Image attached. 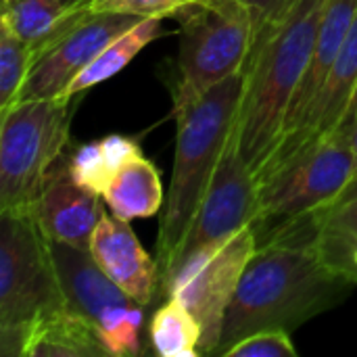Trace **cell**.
<instances>
[{"mask_svg":"<svg viewBox=\"0 0 357 357\" xmlns=\"http://www.w3.org/2000/svg\"><path fill=\"white\" fill-rule=\"evenodd\" d=\"M354 287L322 249L310 215L289 224L249 259L226 312L218 356L257 331L293 333L343 303Z\"/></svg>","mask_w":357,"mask_h":357,"instance_id":"cell-1","label":"cell"},{"mask_svg":"<svg viewBox=\"0 0 357 357\" xmlns=\"http://www.w3.org/2000/svg\"><path fill=\"white\" fill-rule=\"evenodd\" d=\"M326 4L328 0H295L251 46L236 142L255 176L282 134L287 111L312 61Z\"/></svg>","mask_w":357,"mask_h":357,"instance_id":"cell-2","label":"cell"},{"mask_svg":"<svg viewBox=\"0 0 357 357\" xmlns=\"http://www.w3.org/2000/svg\"><path fill=\"white\" fill-rule=\"evenodd\" d=\"M243 92L245 67L197 96L176 100V155L157 238L159 280L186 236L234 134Z\"/></svg>","mask_w":357,"mask_h":357,"instance_id":"cell-3","label":"cell"},{"mask_svg":"<svg viewBox=\"0 0 357 357\" xmlns=\"http://www.w3.org/2000/svg\"><path fill=\"white\" fill-rule=\"evenodd\" d=\"M67 307L50 241L29 211H0V354L19 356L23 333Z\"/></svg>","mask_w":357,"mask_h":357,"instance_id":"cell-4","label":"cell"},{"mask_svg":"<svg viewBox=\"0 0 357 357\" xmlns=\"http://www.w3.org/2000/svg\"><path fill=\"white\" fill-rule=\"evenodd\" d=\"M356 174V155L345 132H335L295 151L257 174V245L335 199Z\"/></svg>","mask_w":357,"mask_h":357,"instance_id":"cell-5","label":"cell"},{"mask_svg":"<svg viewBox=\"0 0 357 357\" xmlns=\"http://www.w3.org/2000/svg\"><path fill=\"white\" fill-rule=\"evenodd\" d=\"M73 98L19 100L0 111V211H29L69 142Z\"/></svg>","mask_w":357,"mask_h":357,"instance_id":"cell-6","label":"cell"},{"mask_svg":"<svg viewBox=\"0 0 357 357\" xmlns=\"http://www.w3.org/2000/svg\"><path fill=\"white\" fill-rule=\"evenodd\" d=\"M174 100L197 96L238 73L253 46V23L241 0L207 2L180 15Z\"/></svg>","mask_w":357,"mask_h":357,"instance_id":"cell-7","label":"cell"},{"mask_svg":"<svg viewBox=\"0 0 357 357\" xmlns=\"http://www.w3.org/2000/svg\"><path fill=\"white\" fill-rule=\"evenodd\" d=\"M257 249L253 226L209 243L178 264L159 284L163 299L182 301L201 326V356L218 354L226 312Z\"/></svg>","mask_w":357,"mask_h":357,"instance_id":"cell-8","label":"cell"},{"mask_svg":"<svg viewBox=\"0 0 357 357\" xmlns=\"http://www.w3.org/2000/svg\"><path fill=\"white\" fill-rule=\"evenodd\" d=\"M257 218V178L238 151L236 128L205 192V199L161 280L201 247L222 241ZM159 280V284H161Z\"/></svg>","mask_w":357,"mask_h":357,"instance_id":"cell-9","label":"cell"},{"mask_svg":"<svg viewBox=\"0 0 357 357\" xmlns=\"http://www.w3.org/2000/svg\"><path fill=\"white\" fill-rule=\"evenodd\" d=\"M138 21L140 17L126 13L82 15L33 54L19 100L61 98L69 84L96 59V54Z\"/></svg>","mask_w":357,"mask_h":357,"instance_id":"cell-10","label":"cell"},{"mask_svg":"<svg viewBox=\"0 0 357 357\" xmlns=\"http://www.w3.org/2000/svg\"><path fill=\"white\" fill-rule=\"evenodd\" d=\"M100 199L98 192L73 178L69 157L63 155L44 180L31 213L48 241L90 249L92 234L105 213Z\"/></svg>","mask_w":357,"mask_h":357,"instance_id":"cell-11","label":"cell"},{"mask_svg":"<svg viewBox=\"0 0 357 357\" xmlns=\"http://www.w3.org/2000/svg\"><path fill=\"white\" fill-rule=\"evenodd\" d=\"M357 92V15L347 33V40L324 82L310 111L305 113L301 126L287 138H282L270 153L264 169L284 161L301 146L339 132ZM257 172V174H259ZM257 178V176H255Z\"/></svg>","mask_w":357,"mask_h":357,"instance_id":"cell-12","label":"cell"},{"mask_svg":"<svg viewBox=\"0 0 357 357\" xmlns=\"http://www.w3.org/2000/svg\"><path fill=\"white\" fill-rule=\"evenodd\" d=\"M100 270L134 301L149 305L159 287V264L142 249L130 224L105 211L90 241Z\"/></svg>","mask_w":357,"mask_h":357,"instance_id":"cell-13","label":"cell"},{"mask_svg":"<svg viewBox=\"0 0 357 357\" xmlns=\"http://www.w3.org/2000/svg\"><path fill=\"white\" fill-rule=\"evenodd\" d=\"M50 251L67 305L94 326L109 312L134 303V299L100 270L90 249L50 241Z\"/></svg>","mask_w":357,"mask_h":357,"instance_id":"cell-14","label":"cell"},{"mask_svg":"<svg viewBox=\"0 0 357 357\" xmlns=\"http://www.w3.org/2000/svg\"><path fill=\"white\" fill-rule=\"evenodd\" d=\"M356 15L357 0H328L320 29H318L312 61L305 69V75H303L293 100H291V107L287 111L282 134H280L278 142L282 138L291 136L301 126L305 113L310 111L312 102L316 100L320 88L324 86V82H326V77H328L345 40H347V33L351 29Z\"/></svg>","mask_w":357,"mask_h":357,"instance_id":"cell-15","label":"cell"},{"mask_svg":"<svg viewBox=\"0 0 357 357\" xmlns=\"http://www.w3.org/2000/svg\"><path fill=\"white\" fill-rule=\"evenodd\" d=\"M21 357H109L96 326L69 305L36 320L21 337Z\"/></svg>","mask_w":357,"mask_h":357,"instance_id":"cell-16","label":"cell"},{"mask_svg":"<svg viewBox=\"0 0 357 357\" xmlns=\"http://www.w3.org/2000/svg\"><path fill=\"white\" fill-rule=\"evenodd\" d=\"M310 220L331 261L357 284V172L335 199L310 213Z\"/></svg>","mask_w":357,"mask_h":357,"instance_id":"cell-17","label":"cell"},{"mask_svg":"<svg viewBox=\"0 0 357 357\" xmlns=\"http://www.w3.org/2000/svg\"><path fill=\"white\" fill-rule=\"evenodd\" d=\"M163 197L159 169L142 155L130 161L102 192L109 211L126 222L155 215L163 207Z\"/></svg>","mask_w":357,"mask_h":357,"instance_id":"cell-18","label":"cell"},{"mask_svg":"<svg viewBox=\"0 0 357 357\" xmlns=\"http://www.w3.org/2000/svg\"><path fill=\"white\" fill-rule=\"evenodd\" d=\"M161 23H163V17H144L136 25H132L128 31L117 36L69 84V88L65 90V94L61 98H75V96L84 94L86 90L94 88L96 84L113 77L115 73H119L130 61H134V56L144 46H149L151 42H155L163 33V25Z\"/></svg>","mask_w":357,"mask_h":357,"instance_id":"cell-19","label":"cell"},{"mask_svg":"<svg viewBox=\"0 0 357 357\" xmlns=\"http://www.w3.org/2000/svg\"><path fill=\"white\" fill-rule=\"evenodd\" d=\"M140 155L142 153L136 140L121 134H111L96 142L82 144L73 155H69V169L82 186L102 197L111 180Z\"/></svg>","mask_w":357,"mask_h":357,"instance_id":"cell-20","label":"cell"},{"mask_svg":"<svg viewBox=\"0 0 357 357\" xmlns=\"http://www.w3.org/2000/svg\"><path fill=\"white\" fill-rule=\"evenodd\" d=\"M151 343L155 354L161 357H199L201 326L188 307L176 297L155 312L151 322Z\"/></svg>","mask_w":357,"mask_h":357,"instance_id":"cell-21","label":"cell"},{"mask_svg":"<svg viewBox=\"0 0 357 357\" xmlns=\"http://www.w3.org/2000/svg\"><path fill=\"white\" fill-rule=\"evenodd\" d=\"M33 61L31 48L0 23V111L19 100Z\"/></svg>","mask_w":357,"mask_h":357,"instance_id":"cell-22","label":"cell"},{"mask_svg":"<svg viewBox=\"0 0 357 357\" xmlns=\"http://www.w3.org/2000/svg\"><path fill=\"white\" fill-rule=\"evenodd\" d=\"M142 307L140 303H130L109 312L98 324L96 331L107 349L109 357L138 356L140 354V326H142Z\"/></svg>","mask_w":357,"mask_h":357,"instance_id":"cell-23","label":"cell"},{"mask_svg":"<svg viewBox=\"0 0 357 357\" xmlns=\"http://www.w3.org/2000/svg\"><path fill=\"white\" fill-rule=\"evenodd\" d=\"M215 0H88V13H126L134 17H180L192 6Z\"/></svg>","mask_w":357,"mask_h":357,"instance_id":"cell-24","label":"cell"},{"mask_svg":"<svg viewBox=\"0 0 357 357\" xmlns=\"http://www.w3.org/2000/svg\"><path fill=\"white\" fill-rule=\"evenodd\" d=\"M224 357H295L297 349L293 347L291 333L280 328H266L247 335L232 347H228Z\"/></svg>","mask_w":357,"mask_h":357,"instance_id":"cell-25","label":"cell"},{"mask_svg":"<svg viewBox=\"0 0 357 357\" xmlns=\"http://www.w3.org/2000/svg\"><path fill=\"white\" fill-rule=\"evenodd\" d=\"M249 15H251V23H253V42L268 31L291 6L295 0H241Z\"/></svg>","mask_w":357,"mask_h":357,"instance_id":"cell-26","label":"cell"},{"mask_svg":"<svg viewBox=\"0 0 357 357\" xmlns=\"http://www.w3.org/2000/svg\"><path fill=\"white\" fill-rule=\"evenodd\" d=\"M356 123H357V92H356V96H354V102H351V107H349V113H347V117H345L343 126L339 128V132L349 134V130H351Z\"/></svg>","mask_w":357,"mask_h":357,"instance_id":"cell-27","label":"cell"},{"mask_svg":"<svg viewBox=\"0 0 357 357\" xmlns=\"http://www.w3.org/2000/svg\"><path fill=\"white\" fill-rule=\"evenodd\" d=\"M349 142H351V149H354V155H356V172H357V123L349 130Z\"/></svg>","mask_w":357,"mask_h":357,"instance_id":"cell-28","label":"cell"},{"mask_svg":"<svg viewBox=\"0 0 357 357\" xmlns=\"http://www.w3.org/2000/svg\"><path fill=\"white\" fill-rule=\"evenodd\" d=\"M67 8H84L88 0H61ZM86 10V8H84Z\"/></svg>","mask_w":357,"mask_h":357,"instance_id":"cell-29","label":"cell"},{"mask_svg":"<svg viewBox=\"0 0 357 357\" xmlns=\"http://www.w3.org/2000/svg\"><path fill=\"white\" fill-rule=\"evenodd\" d=\"M215 2H230V0H215Z\"/></svg>","mask_w":357,"mask_h":357,"instance_id":"cell-30","label":"cell"},{"mask_svg":"<svg viewBox=\"0 0 357 357\" xmlns=\"http://www.w3.org/2000/svg\"><path fill=\"white\" fill-rule=\"evenodd\" d=\"M356 259H357V255H356Z\"/></svg>","mask_w":357,"mask_h":357,"instance_id":"cell-31","label":"cell"}]
</instances>
